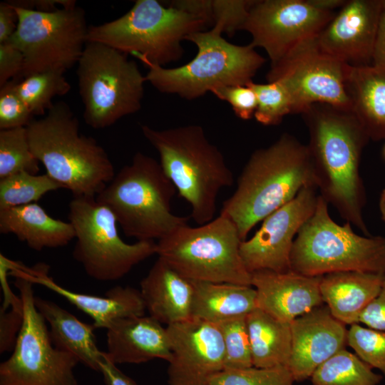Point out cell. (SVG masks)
<instances>
[{"instance_id":"1","label":"cell","mask_w":385,"mask_h":385,"mask_svg":"<svg viewBox=\"0 0 385 385\" xmlns=\"http://www.w3.org/2000/svg\"><path fill=\"white\" fill-rule=\"evenodd\" d=\"M302 114L319 195L346 222L370 236L363 217L366 196L359 172L368 134L351 110L317 103Z\"/></svg>"},{"instance_id":"2","label":"cell","mask_w":385,"mask_h":385,"mask_svg":"<svg viewBox=\"0 0 385 385\" xmlns=\"http://www.w3.org/2000/svg\"><path fill=\"white\" fill-rule=\"evenodd\" d=\"M310 185L316 183L307 145L284 133L270 146L253 152L220 215L234 222L244 241L258 222Z\"/></svg>"},{"instance_id":"3","label":"cell","mask_w":385,"mask_h":385,"mask_svg":"<svg viewBox=\"0 0 385 385\" xmlns=\"http://www.w3.org/2000/svg\"><path fill=\"white\" fill-rule=\"evenodd\" d=\"M32 153L46 174L73 197H96L115 170L104 148L80 133L79 121L68 105L53 103L47 113L27 127Z\"/></svg>"},{"instance_id":"4","label":"cell","mask_w":385,"mask_h":385,"mask_svg":"<svg viewBox=\"0 0 385 385\" xmlns=\"http://www.w3.org/2000/svg\"><path fill=\"white\" fill-rule=\"evenodd\" d=\"M145 139L160 156V164L179 195L190 205L199 225L214 219L218 193L234 183V175L203 128L188 125L163 130L141 125Z\"/></svg>"},{"instance_id":"5","label":"cell","mask_w":385,"mask_h":385,"mask_svg":"<svg viewBox=\"0 0 385 385\" xmlns=\"http://www.w3.org/2000/svg\"><path fill=\"white\" fill-rule=\"evenodd\" d=\"M176 192L160 163L137 152L96 199L113 213L126 236L155 241L188 222L189 217L172 212Z\"/></svg>"},{"instance_id":"6","label":"cell","mask_w":385,"mask_h":385,"mask_svg":"<svg viewBox=\"0 0 385 385\" xmlns=\"http://www.w3.org/2000/svg\"><path fill=\"white\" fill-rule=\"evenodd\" d=\"M222 30L213 26L188 36L185 40L197 49L188 63L165 68L149 63L146 82L163 93L194 100L227 86L247 85L252 81L265 58L250 43L233 44L225 39Z\"/></svg>"},{"instance_id":"7","label":"cell","mask_w":385,"mask_h":385,"mask_svg":"<svg viewBox=\"0 0 385 385\" xmlns=\"http://www.w3.org/2000/svg\"><path fill=\"white\" fill-rule=\"evenodd\" d=\"M207 24L201 18L157 0H137L120 17L88 26L87 42H98L143 63L163 66L183 55L181 43Z\"/></svg>"},{"instance_id":"8","label":"cell","mask_w":385,"mask_h":385,"mask_svg":"<svg viewBox=\"0 0 385 385\" xmlns=\"http://www.w3.org/2000/svg\"><path fill=\"white\" fill-rule=\"evenodd\" d=\"M328 205L319 195L313 215L298 232L291 270L312 277L345 271L385 274V237L361 236L349 222L337 224Z\"/></svg>"},{"instance_id":"9","label":"cell","mask_w":385,"mask_h":385,"mask_svg":"<svg viewBox=\"0 0 385 385\" xmlns=\"http://www.w3.org/2000/svg\"><path fill=\"white\" fill-rule=\"evenodd\" d=\"M83 118L103 129L142 106L145 76L128 54L98 42H87L77 63Z\"/></svg>"},{"instance_id":"10","label":"cell","mask_w":385,"mask_h":385,"mask_svg":"<svg viewBox=\"0 0 385 385\" xmlns=\"http://www.w3.org/2000/svg\"><path fill=\"white\" fill-rule=\"evenodd\" d=\"M242 242L234 222L220 215L197 227H178L158 241L156 255L192 281L251 285Z\"/></svg>"},{"instance_id":"11","label":"cell","mask_w":385,"mask_h":385,"mask_svg":"<svg viewBox=\"0 0 385 385\" xmlns=\"http://www.w3.org/2000/svg\"><path fill=\"white\" fill-rule=\"evenodd\" d=\"M68 221L76 235L73 257L93 279L118 280L156 254L157 242L153 240L124 242L113 213L95 197H73L69 202Z\"/></svg>"},{"instance_id":"12","label":"cell","mask_w":385,"mask_h":385,"mask_svg":"<svg viewBox=\"0 0 385 385\" xmlns=\"http://www.w3.org/2000/svg\"><path fill=\"white\" fill-rule=\"evenodd\" d=\"M23 302L24 322L11 356L0 364V385H78L74 355L53 344L35 305L34 284L20 265L11 271Z\"/></svg>"},{"instance_id":"13","label":"cell","mask_w":385,"mask_h":385,"mask_svg":"<svg viewBox=\"0 0 385 385\" xmlns=\"http://www.w3.org/2000/svg\"><path fill=\"white\" fill-rule=\"evenodd\" d=\"M13 4L18 24L9 41L24 56L20 77L46 71L64 73L77 65L87 43L88 29L82 8L76 5L40 11Z\"/></svg>"},{"instance_id":"14","label":"cell","mask_w":385,"mask_h":385,"mask_svg":"<svg viewBox=\"0 0 385 385\" xmlns=\"http://www.w3.org/2000/svg\"><path fill=\"white\" fill-rule=\"evenodd\" d=\"M349 68L323 51L314 37L271 64L266 78L284 86L291 99L292 113H302L317 103L351 110L346 87Z\"/></svg>"},{"instance_id":"15","label":"cell","mask_w":385,"mask_h":385,"mask_svg":"<svg viewBox=\"0 0 385 385\" xmlns=\"http://www.w3.org/2000/svg\"><path fill=\"white\" fill-rule=\"evenodd\" d=\"M335 14L310 0H255L240 30L251 35L250 44L262 48L272 64L316 37Z\"/></svg>"},{"instance_id":"16","label":"cell","mask_w":385,"mask_h":385,"mask_svg":"<svg viewBox=\"0 0 385 385\" xmlns=\"http://www.w3.org/2000/svg\"><path fill=\"white\" fill-rule=\"evenodd\" d=\"M317 190L314 185L304 188L294 199L267 216L250 240L241 242L240 255L250 274L260 270L291 271L293 243L316 209Z\"/></svg>"},{"instance_id":"17","label":"cell","mask_w":385,"mask_h":385,"mask_svg":"<svg viewBox=\"0 0 385 385\" xmlns=\"http://www.w3.org/2000/svg\"><path fill=\"white\" fill-rule=\"evenodd\" d=\"M166 329L171 350L168 385H207L224 369V344L217 324L191 318Z\"/></svg>"},{"instance_id":"18","label":"cell","mask_w":385,"mask_h":385,"mask_svg":"<svg viewBox=\"0 0 385 385\" xmlns=\"http://www.w3.org/2000/svg\"><path fill=\"white\" fill-rule=\"evenodd\" d=\"M382 0H349L316 36L320 48L350 66L371 65Z\"/></svg>"},{"instance_id":"19","label":"cell","mask_w":385,"mask_h":385,"mask_svg":"<svg viewBox=\"0 0 385 385\" xmlns=\"http://www.w3.org/2000/svg\"><path fill=\"white\" fill-rule=\"evenodd\" d=\"M292 349L288 368L294 381L310 378L324 361L345 349L346 324L327 305L317 307L290 323Z\"/></svg>"},{"instance_id":"20","label":"cell","mask_w":385,"mask_h":385,"mask_svg":"<svg viewBox=\"0 0 385 385\" xmlns=\"http://www.w3.org/2000/svg\"><path fill=\"white\" fill-rule=\"evenodd\" d=\"M322 277L307 276L292 270L254 272L251 273V286L256 291L257 308L279 320L291 323L323 305L320 292Z\"/></svg>"},{"instance_id":"21","label":"cell","mask_w":385,"mask_h":385,"mask_svg":"<svg viewBox=\"0 0 385 385\" xmlns=\"http://www.w3.org/2000/svg\"><path fill=\"white\" fill-rule=\"evenodd\" d=\"M106 354L115 364H141L171 357L166 327L150 316H134L115 321L106 329Z\"/></svg>"},{"instance_id":"22","label":"cell","mask_w":385,"mask_h":385,"mask_svg":"<svg viewBox=\"0 0 385 385\" xmlns=\"http://www.w3.org/2000/svg\"><path fill=\"white\" fill-rule=\"evenodd\" d=\"M48 267L44 264L24 271L34 284L46 287L61 295L71 304L86 314L96 327L107 329L115 321L129 317L143 316L145 307L140 290L126 286H115L104 296H96L68 290L56 284L48 276Z\"/></svg>"},{"instance_id":"23","label":"cell","mask_w":385,"mask_h":385,"mask_svg":"<svg viewBox=\"0 0 385 385\" xmlns=\"http://www.w3.org/2000/svg\"><path fill=\"white\" fill-rule=\"evenodd\" d=\"M149 316L167 326L191 319L193 282L158 257L140 282Z\"/></svg>"},{"instance_id":"24","label":"cell","mask_w":385,"mask_h":385,"mask_svg":"<svg viewBox=\"0 0 385 385\" xmlns=\"http://www.w3.org/2000/svg\"><path fill=\"white\" fill-rule=\"evenodd\" d=\"M384 276L357 271L323 275L320 282L323 302L344 324H359L361 314L379 294Z\"/></svg>"},{"instance_id":"25","label":"cell","mask_w":385,"mask_h":385,"mask_svg":"<svg viewBox=\"0 0 385 385\" xmlns=\"http://www.w3.org/2000/svg\"><path fill=\"white\" fill-rule=\"evenodd\" d=\"M0 232L14 235L36 251L64 247L76 237L69 221L53 218L36 202L0 210Z\"/></svg>"},{"instance_id":"26","label":"cell","mask_w":385,"mask_h":385,"mask_svg":"<svg viewBox=\"0 0 385 385\" xmlns=\"http://www.w3.org/2000/svg\"><path fill=\"white\" fill-rule=\"evenodd\" d=\"M35 305L49 325V335L54 346L74 355L80 363L99 372L103 351L97 346L93 324L80 321L51 300L35 296Z\"/></svg>"},{"instance_id":"27","label":"cell","mask_w":385,"mask_h":385,"mask_svg":"<svg viewBox=\"0 0 385 385\" xmlns=\"http://www.w3.org/2000/svg\"><path fill=\"white\" fill-rule=\"evenodd\" d=\"M346 91L351 111L370 139H385V66H350Z\"/></svg>"},{"instance_id":"28","label":"cell","mask_w":385,"mask_h":385,"mask_svg":"<svg viewBox=\"0 0 385 385\" xmlns=\"http://www.w3.org/2000/svg\"><path fill=\"white\" fill-rule=\"evenodd\" d=\"M192 282L191 318L219 324L247 316L257 308L256 291L251 285Z\"/></svg>"},{"instance_id":"29","label":"cell","mask_w":385,"mask_h":385,"mask_svg":"<svg viewBox=\"0 0 385 385\" xmlns=\"http://www.w3.org/2000/svg\"><path fill=\"white\" fill-rule=\"evenodd\" d=\"M253 366H286L292 349L290 323L256 308L247 316Z\"/></svg>"},{"instance_id":"30","label":"cell","mask_w":385,"mask_h":385,"mask_svg":"<svg viewBox=\"0 0 385 385\" xmlns=\"http://www.w3.org/2000/svg\"><path fill=\"white\" fill-rule=\"evenodd\" d=\"M372 369L344 349L322 364L310 378L312 385H379L383 377Z\"/></svg>"},{"instance_id":"31","label":"cell","mask_w":385,"mask_h":385,"mask_svg":"<svg viewBox=\"0 0 385 385\" xmlns=\"http://www.w3.org/2000/svg\"><path fill=\"white\" fill-rule=\"evenodd\" d=\"M16 90L35 116L45 115L53 105V98L67 94L71 85L63 73L46 71L16 79Z\"/></svg>"},{"instance_id":"32","label":"cell","mask_w":385,"mask_h":385,"mask_svg":"<svg viewBox=\"0 0 385 385\" xmlns=\"http://www.w3.org/2000/svg\"><path fill=\"white\" fill-rule=\"evenodd\" d=\"M59 188L61 185L46 173L13 174L0 179V210L34 203Z\"/></svg>"},{"instance_id":"33","label":"cell","mask_w":385,"mask_h":385,"mask_svg":"<svg viewBox=\"0 0 385 385\" xmlns=\"http://www.w3.org/2000/svg\"><path fill=\"white\" fill-rule=\"evenodd\" d=\"M39 164L31 151L26 127L0 130V179L21 172L37 174Z\"/></svg>"},{"instance_id":"34","label":"cell","mask_w":385,"mask_h":385,"mask_svg":"<svg viewBox=\"0 0 385 385\" xmlns=\"http://www.w3.org/2000/svg\"><path fill=\"white\" fill-rule=\"evenodd\" d=\"M247 316L217 324L224 344V369L237 370L253 366Z\"/></svg>"},{"instance_id":"35","label":"cell","mask_w":385,"mask_h":385,"mask_svg":"<svg viewBox=\"0 0 385 385\" xmlns=\"http://www.w3.org/2000/svg\"><path fill=\"white\" fill-rule=\"evenodd\" d=\"M255 91L257 107L254 117L264 125H274L281 123L283 118L292 114L290 97L278 81L257 83L252 81L247 84Z\"/></svg>"},{"instance_id":"36","label":"cell","mask_w":385,"mask_h":385,"mask_svg":"<svg viewBox=\"0 0 385 385\" xmlns=\"http://www.w3.org/2000/svg\"><path fill=\"white\" fill-rule=\"evenodd\" d=\"M294 381L286 366H252L244 369H224L212 376L207 385H293Z\"/></svg>"},{"instance_id":"37","label":"cell","mask_w":385,"mask_h":385,"mask_svg":"<svg viewBox=\"0 0 385 385\" xmlns=\"http://www.w3.org/2000/svg\"><path fill=\"white\" fill-rule=\"evenodd\" d=\"M347 344L362 361L385 376V332L354 324L347 332Z\"/></svg>"},{"instance_id":"38","label":"cell","mask_w":385,"mask_h":385,"mask_svg":"<svg viewBox=\"0 0 385 385\" xmlns=\"http://www.w3.org/2000/svg\"><path fill=\"white\" fill-rule=\"evenodd\" d=\"M16 90V79L0 87V130L27 127L34 119Z\"/></svg>"},{"instance_id":"39","label":"cell","mask_w":385,"mask_h":385,"mask_svg":"<svg viewBox=\"0 0 385 385\" xmlns=\"http://www.w3.org/2000/svg\"><path fill=\"white\" fill-rule=\"evenodd\" d=\"M254 0H212L213 26L232 35L240 30Z\"/></svg>"},{"instance_id":"40","label":"cell","mask_w":385,"mask_h":385,"mask_svg":"<svg viewBox=\"0 0 385 385\" xmlns=\"http://www.w3.org/2000/svg\"><path fill=\"white\" fill-rule=\"evenodd\" d=\"M212 93L227 102L236 116L242 120L252 118L257 107L255 91L247 85L227 86L214 90Z\"/></svg>"},{"instance_id":"41","label":"cell","mask_w":385,"mask_h":385,"mask_svg":"<svg viewBox=\"0 0 385 385\" xmlns=\"http://www.w3.org/2000/svg\"><path fill=\"white\" fill-rule=\"evenodd\" d=\"M24 322L23 309L0 308V353L12 351Z\"/></svg>"},{"instance_id":"42","label":"cell","mask_w":385,"mask_h":385,"mask_svg":"<svg viewBox=\"0 0 385 385\" xmlns=\"http://www.w3.org/2000/svg\"><path fill=\"white\" fill-rule=\"evenodd\" d=\"M24 63L23 53L10 41L0 43V87L20 78Z\"/></svg>"},{"instance_id":"43","label":"cell","mask_w":385,"mask_h":385,"mask_svg":"<svg viewBox=\"0 0 385 385\" xmlns=\"http://www.w3.org/2000/svg\"><path fill=\"white\" fill-rule=\"evenodd\" d=\"M359 324L385 332V274L379 294L361 314Z\"/></svg>"},{"instance_id":"44","label":"cell","mask_w":385,"mask_h":385,"mask_svg":"<svg viewBox=\"0 0 385 385\" xmlns=\"http://www.w3.org/2000/svg\"><path fill=\"white\" fill-rule=\"evenodd\" d=\"M17 262L11 261L4 255H0V284L3 293V302L1 307L3 309L11 307L23 309V302L21 297L16 295L8 282V277Z\"/></svg>"},{"instance_id":"45","label":"cell","mask_w":385,"mask_h":385,"mask_svg":"<svg viewBox=\"0 0 385 385\" xmlns=\"http://www.w3.org/2000/svg\"><path fill=\"white\" fill-rule=\"evenodd\" d=\"M18 16L11 1L0 3V43L8 41L14 34Z\"/></svg>"},{"instance_id":"46","label":"cell","mask_w":385,"mask_h":385,"mask_svg":"<svg viewBox=\"0 0 385 385\" xmlns=\"http://www.w3.org/2000/svg\"><path fill=\"white\" fill-rule=\"evenodd\" d=\"M99 372L103 376L105 385H137L133 379L122 372L116 364L109 360L104 351L100 362Z\"/></svg>"},{"instance_id":"47","label":"cell","mask_w":385,"mask_h":385,"mask_svg":"<svg viewBox=\"0 0 385 385\" xmlns=\"http://www.w3.org/2000/svg\"><path fill=\"white\" fill-rule=\"evenodd\" d=\"M19 7L40 11H53L59 9L76 5L73 0H35V1H12Z\"/></svg>"},{"instance_id":"48","label":"cell","mask_w":385,"mask_h":385,"mask_svg":"<svg viewBox=\"0 0 385 385\" xmlns=\"http://www.w3.org/2000/svg\"><path fill=\"white\" fill-rule=\"evenodd\" d=\"M385 66V9L381 14L375 41L372 63Z\"/></svg>"},{"instance_id":"49","label":"cell","mask_w":385,"mask_h":385,"mask_svg":"<svg viewBox=\"0 0 385 385\" xmlns=\"http://www.w3.org/2000/svg\"><path fill=\"white\" fill-rule=\"evenodd\" d=\"M317 8L329 11H334L336 9H340L346 3L344 0H310Z\"/></svg>"},{"instance_id":"50","label":"cell","mask_w":385,"mask_h":385,"mask_svg":"<svg viewBox=\"0 0 385 385\" xmlns=\"http://www.w3.org/2000/svg\"><path fill=\"white\" fill-rule=\"evenodd\" d=\"M379 209L383 221L385 223V188L383 190L380 200H379Z\"/></svg>"},{"instance_id":"51","label":"cell","mask_w":385,"mask_h":385,"mask_svg":"<svg viewBox=\"0 0 385 385\" xmlns=\"http://www.w3.org/2000/svg\"><path fill=\"white\" fill-rule=\"evenodd\" d=\"M383 7L385 9V0H382Z\"/></svg>"},{"instance_id":"52","label":"cell","mask_w":385,"mask_h":385,"mask_svg":"<svg viewBox=\"0 0 385 385\" xmlns=\"http://www.w3.org/2000/svg\"><path fill=\"white\" fill-rule=\"evenodd\" d=\"M383 155H384V158H385V145H384V150H383Z\"/></svg>"}]
</instances>
